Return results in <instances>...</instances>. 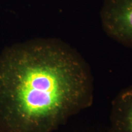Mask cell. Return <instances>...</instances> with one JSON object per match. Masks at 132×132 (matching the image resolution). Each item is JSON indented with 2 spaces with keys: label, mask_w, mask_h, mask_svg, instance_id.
<instances>
[{
  "label": "cell",
  "mask_w": 132,
  "mask_h": 132,
  "mask_svg": "<svg viewBox=\"0 0 132 132\" xmlns=\"http://www.w3.org/2000/svg\"><path fill=\"white\" fill-rule=\"evenodd\" d=\"M89 64L62 40L39 38L0 53V132H54L93 103Z\"/></svg>",
  "instance_id": "1"
},
{
  "label": "cell",
  "mask_w": 132,
  "mask_h": 132,
  "mask_svg": "<svg viewBox=\"0 0 132 132\" xmlns=\"http://www.w3.org/2000/svg\"><path fill=\"white\" fill-rule=\"evenodd\" d=\"M100 18L109 37L132 49V0H105Z\"/></svg>",
  "instance_id": "2"
},
{
  "label": "cell",
  "mask_w": 132,
  "mask_h": 132,
  "mask_svg": "<svg viewBox=\"0 0 132 132\" xmlns=\"http://www.w3.org/2000/svg\"><path fill=\"white\" fill-rule=\"evenodd\" d=\"M108 132H132V85L125 87L112 101Z\"/></svg>",
  "instance_id": "3"
}]
</instances>
